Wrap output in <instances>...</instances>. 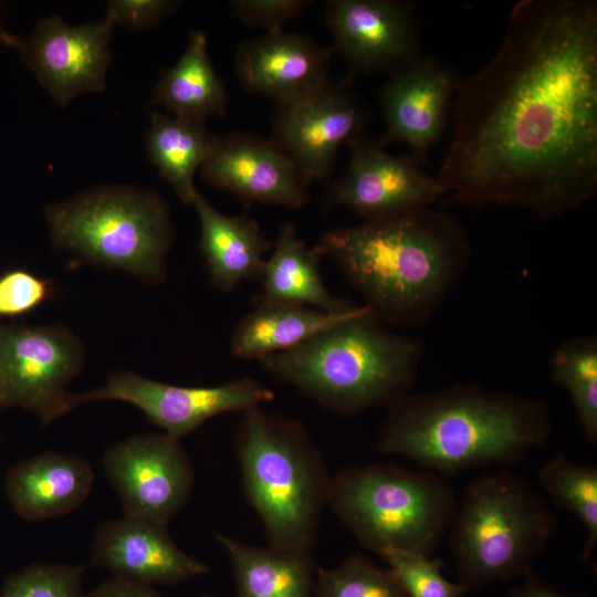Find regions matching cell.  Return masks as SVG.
<instances>
[{"label":"cell","instance_id":"cell-37","mask_svg":"<svg viewBox=\"0 0 597 597\" xmlns=\"http://www.w3.org/2000/svg\"><path fill=\"white\" fill-rule=\"evenodd\" d=\"M0 8H1V4H0ZM15 39H17V35L11 34L7 30H4V28L2 27V24L0 22V46L1 45H7V46L13 49L14 43H15Z\"/></svg>","mask_w":597,"mask_h":597},{"label":"cell","instance_id":"cell-29","mask_svg":"<svg viewBox=\"0 0 597 597\" xmlns=\"http://www.w3.org/2000/svg\"><path fill=\"white\" fill-rule=\"evenodd\" d=\"M315 597H406L387 567L362 553H353L331 568H316Z\"/></svg>","mask_w":597,"mask_h":597},{"label":"cell","instance_id":"cell-17","mask_svg":"<svg viewBox=\"0 0 597 597\" xmlns=\"http://www.w3.org/2000/svg\"><path fill=\"white\" fill-rule=\"evenodd\" d=\"M458 84L432 57L418 56L390 73L379 92L385 127L378 143H405L423 161L447 126Z\"/></svg>","mask_w":597,"mask_h":597},{"label":"cell","instance_id":"cell-2","mask_svg":"<svg viewBox=\"0 0 597 597\" xmlns=\"http://www.w3.org/2000/svg\"><path fill=\"white\" fill-rule=\"evenodd\" d=\"M316 245L363 297V306L389 327L426 325L471 256L457 219L432 207L336 227Z\"/></svg>","mask_w":597,"mask_h":597},{"label":"cell","instance_id":"cell-1","mask_svg":"<svg viewBox=\"0 0 597 597\" xmlns=\"http://www.w3.org/2000/svg\"><path fill=\"white\" fill-rule=\"evenodd\" d=\"M437 178L452 201L551 220L597 192V3L521 0L493 57L459 81Z\"/></svg>","mask_w":597,"mask_h":597},{"label":"cell","instance_id":"cell-24","mask_svg":"<svg viewBox=\"0 0 597 597\" xmlns=\"http://www.w3.org/2000/svg\"><path fill=\"white\" fill-rule=\"evenodd\" d=\"M216 538L231 562L238 597H315L312 554Z\"/></svg>","mask_w":597,"mask_h":597},{"label":"cell","instance_id":"cell-31","mask_svg":"<svg viewBox=\"0 0 597 597\" xmlns=\"http://www.w3.org/2000/svg\"><path fill=\"white\" fill-rule=\"evenodd\" d=\"M84 567L36 565L11 578L0 597H83Z\"/></svg>","mask_w":597,"mask_h":597},{"label":"cell","instance_id":"cell-4","mask_svg":"<svg viewBox=\"0 0 597 597\" xmlns=\"http://www.w3.org/2000/svg\"><path fill=\"white\" fill-rule=\"evenodd\" d=\"M421 343L381 323L365 306L300 345L260 359L264 371L323 408L355 416L412 391Z\"/></svg>","mask_w":597,"mask_h":597},{"label":"cell","instance_id":"cell-33","mask_svg":"<svg viewBox=\"0 0 597 597\" xmlns=\"http://www.w3.org/2000/svg\"><path fill=\"white\" fill-rule=\"evenodd\" d=\"M312 3L310 0H234L230 6L242 23L268 33L283 30L287 21L298 17Z\"/></svg>","mask_w":597,"mask_h":597},{"label":"cell","instance_id":"cell-7","mask_svg":"<svg viewBox=\"0 0 597 597\" xmlns=\"http://www.w3.org/2000/svg\"><path fill=\"white\" fill-rule=\"evenodd\" d=\"M457 496L446 478L392 463L343 468L331 475L327 506L368 551L432 556L447 535Z\"/></svg>","mask_w":597,"mask_h":597},{"label":"cell","instance_id":"cell-10","mask_svg":"<svg viewBox=\"0 0 597 597\" xmlns=\"http://www.w3.org/2000/svg\"><path fill=\"white\" fill-rule=\"evenodd\" d=\"M103 465L127 517L167 526L192 493L191 461L180 439L165 432L114 444Z\"/></svg>","mask_w":597,"mask_h":597},{"label":"cell","instance_id":"cell-26","mask_svg":"<svg viewBox=\"0 0 597 597\" xmlns=\"http://www.w3.org/2000/svg\"><path fill=\"white\" fill-rule=\"evenodd\" d=\"M218 136L205 123L150 114L145 134L147 156L181 202L192 205L198 193L195 175L211 154Z\"/></svg>","mask_w":597,"mask_h":597},{"label":"cell","instance_id":"cell-15","mask_svg":"<svg viewBox=\"0 0 597 597\" xmlns=\"http://www.w3.org/2000/svg\"><path fill=\"white\" fill-rule=\"evenodd\" d=\"M331 46L348 67L347 78L392 73L420 56L413 7L398 0H328Z\"/></svg>","mask_w":597,"mask_h":597},{"label":"cell","instance_id":"cell-25","mask_svg":"<svg viewBox=\"0 0 597 597\" xmlns=\"http://www.w3.org/2000/svg\"><path fill=\"white\" fill-rule=\"evenodd\" d=\"M352 310L335 314L302 304L256 303L235 324L230 336V352L238 359L260 360L300 345Z\"/></svg>","mask_w":597,"mask_h":597},{"label":"cell","instance_id":"cell-35","mask_svg":"<svg viewBox=\"0 0 597 597\" xmlns=\"http://www.w3.org/2000/svg\"><path fill=\"white\" fill-rule=\"evenodd\" d=\"M83 597H160L154 586L117 578L102 583Z\"/></svg>","mask_w":597,"mask_h":597},{"label":"cell","instance_id":"cell-13","mask_svg":"<svg viewBox=\"0 0 597 597\" xmlns=\"http://www.w3.org/2000/svg\"><path fill=\"white\" fill-rule=\"evenodd\" d=\"M348 165L327 188V202L343 206L364 221L431 207L447 190L412 156H392L366 132L347 144Z\"/></svg>","mask_w":597,"mask_h":597},{"label":"cell","instance_id":"cell-20","mask_svg":"<svg viewBox=\"0 0 597 597\" xmlns=\"http://www.w3.org/2000/svg\"><path fill=\"white\" fill-rule=\"evenodd\" d=\"M192 206L199 218V249L210 283L230 292L244 281L260 280L263 254L271 243L258 222L247 216L223 214L199 192Z\"/></svg>","mask_w":597,"mask_h":597},{"label":"cell","instance_id":"cell-14","mask_svg":"<svg viewBox=\"0 0 597 597\" xmlns=\"http://www.w3.org/2000/svg\"><path fill=\"white\" fill-rule=\"evenodd\" d=\"M113 27L105 17L71 25L52 15L30 34L17 36L13 49L54 102L65 107L80 94L105 91Z\"/></svg>","mask_w":597,"mask_h":597},{"label":"cell","instance_id":"cell-5","mask_svg":"<svg viewBox=\"0 0 597 597\" xmlns=\"http://www.w3.org/2000/svg\"><path fill=\"white\" fill-rule=\"evenodd\" d=\"M234 449L244 496L268 545L312 554L331 474L305 426L253 407L241 412Z\"/></svg>","mask_w":597,"mask_h":597},{"label":"cell","instance_id":"cell-27","mask_svg":"<svg viewBox=\"0 0 597 597\" xmlns=\"http://www.w3.org/2000/svg\"><path fill=\"white\" fill-rule=\"evenodd\" d=\"M548 369L574 405L577 419L591 446L597 443V339L579 336L561 344L551 356Z\"/></svg>","mask_w":597,"mask_h":597},{"label":"cell","instance_id":"cell-36","mask_svg":"<svg viewBox=\"0 0 597 597\" xmlns=\"http://www.w3.org/2000/svg\"><path fill=\"white\" fill-rule=\"evenodd\" d=\"M509 597H586L568 596L542 583L532 572L524 576L522 586L511 590Z\"/></svg>","mask_w":597,"mask_h":597},{"label":"cell","instance_id":"cell-11","mask_svg":"<svg viewBox=\"0 0 597 597\" xmlns=\"http://www.w3.org/2000/svg\"><path fill=\"white\" fill-rule=\"evenodd\" d=\"M274 396L273 390L250 377L212 387H184L119 371L101 388L71 394V404L74 408L95 400L124 401L143 411L165 433L181 439L214 416L243 412L273 400Z\"/></svg>","mask_w":597,"mask_h":597},{"label":"cell","instance_id":"cell-8","mask_svg":"<svg viewBox=\"0 0 597 597\" xmlns=\"http://www.w3.org/2000/svg\"><path fill=\"white\" fill-rule=\"evenodd\" d=\"M52 243L93 264L163 282L175 230L165 201L148 189L108 186L45 209Z\"/></svg>","mask_w":597,"mask_h":597},{"label":"cell","instance_id":"cell-32","mask_svg":"<svg viewBox=\"0 0 597 597\" xmlns=\"http://www.w3.org/2000/svg\"><path fill=\"white\" fill-rule=\"evenodd\" d=\"M52 287L23 270H14L0 277V315H20L32 311L50 298Z\"/></svg>","mask_w":597,"mask_h":597},{"label":"cell","instance_id":"cell-3","mask_svg":"<svg viewBox=\"0 0 597 597\" xmlns=\"http://www.w3.org/2000/svg\"><path fill=\"white\" fill-rule=\"evenodd\" d=\"M553 432L547 404L457 384L404 396L387 408L378 449L406 457L443 478L457 472L511 465L542 447Z\"/></svg>","mask_w":597,"mask_h":597},{"label":"cell","instance_id":"cell-18","mask_svg":"<svg viewBox=\"0 0 597 597\" xmlns=\"http://www.w3.org/2000/svg\"><path fill=\"white\" fill-rule=\"evenodd\" d=\"M91 565L149 586L177 585L208 572L205 563L176 545L166 526L127 516L100 524L93 536Z\"/></svg>","mask_w":597,"mask_h":597},{"label":"cell","instance_id":"cell-28","mask_svg":"<svg viewBox=\"0 0 597 597\" xmlns=\"http://www.w3.org/2000/svg\"><path fill=\"white\" fill-rule=\"evenodd\" d=\"M537 480L557 506L573 513L585 526L582 557L587 559L597 543V467L556 455L542 465Z\"/></svg>","mask_w":597,"mask_h":597},{"label":"cell","instance_id":"cell-38","mask_svg":"<svg viewBox=\"0 0 597 597\" xmlns=\"http://www.w3.org/2000/svg\"><path fill=\"white\" fill-rule=\"evenodd\" d=\"M202 597H211V596H202Z\"/></svg>","mask_w":597,"mask_h":597},{"label":"cell","instance_id":"cell-23","mask_svg":"<svg viewBox=\"0 0 597 597\" xmlns=\"http://www.w3.org/2000/svg\"><path fill=\"white\" fill-rule=\"evenodd\" d=\"M158 105L175 117L200 123L209 116L227 114L226 83L211 63L207 38L201 30L190 33L177 63L161 70L147 107Z\"/></svg>","mask_w":597,"mask_h":597},{"label":"cell","instance_id":"cell-34","mask_svg":"<svg viewBox=\"0 0 597 597\" xmlns=\"http://www.w3.org/2000/svg\"><path fill=\"white\" fill-rule=\"evenodd\" d=\"M179 4L175 0H112L107 3L105 18L113 25L147 30L163 22Z\"/></svg>","mask_w":597,"mask_h":597},{"label":"cell","instance_id":"cell-9","mask_svg":"<svg viewBox=\"0 0 597 597\" xmlns=\"http://www.w3.org/2000/svg\"><path fill=\"white\" fill-rule=\"evenodd\" d=\"M83 366V347L63 326L0 332V399L52 422L73 409L66 388Z\"/></svg>","mask_w":597,"mask_h":597},{"label":"cell","instance_id":"cell-30","mask_svg":"<svg viewBox=\"0 0 597 597\" xmlns=\"http://www.w3.org/2000/svg\"><path fill=\"white\" fill-rule=\"evenodd\" d=\"M380 558L388 565L406 597H461L468 589L448 580L443 562L432 556L407 551H387Z\"/></svg>","mask_w":597,"mask_h":597},{"label":"cell","instance_id":"cell-16","mask_svg":"<svg viewBox=\"0 0 597 597\" xmlns=\"http://www.w3.org/2000/svg\"><path fill=\"white\" fill-rule=\"evenodd\" d=\"M213 188L243 201L297 210L310 201V185L269 138L244 132L219 135L200 168Z\"/></svg>","mask_w":597,"mask_h":597},{"label":"cell","instance_id":"cell-6","mask_svg":"<svg viewBox=\"0 0 597 597\" xmlns=\"http://www.w3.org/2000/svg\"><path fill=\"white\" fill-rule=\"evenodd\" d=\"M555 532L551 509L524 478L510 471L476 476L447 533L459 583L469 591L526 576Z\"/></svg>","mask_w":597,"mask_h":597},{"label":"cell","instance_id":"cell-19","mask_svg":"<svg viewBox=\"0 0 597 597\" xmlns=\"http://www.w3.org/2000/svg\"><path fill=\"white\" fill-rule=\"evenodd\" d=\"M333 53L332 48L298 33L268 32L239 45L234 73L245 92L280 105L323 86Z\"/></svg>","mask_w":597,"mask_h":597},{"label":"cell","instance_id":"cell-21","mask_svg":"<svg viewBox=\"0 0 597 597\" xmlns=\"http://www.w3.org/2000/svg\"><path fill=\"white\" fill-rule=\"evenodd\" d=\"M95 474L80 457L46 452L21 464L11 475L9 492L21 515L50 520L76 510L88 496Z\"/></svg>","mask_w":597,"mask_h":597},{"label":"cell","instance_id":"cell-12","mask_svg":"<svg viewBox=\"0 0 597 597\" xmlns=\"http://www.w3.org/2000/svg\"><path fill=\"white\" fill-rule=\"evenodd\" d=\"M353 81H327L316 91L275 105L271 140L308 185L329 177L338 149L365 132V108Z\"/></svg>","mask_w":597,"mask_h":597},{"label":"cell","instance_id":"cell-22","mask_svg":"<svg viewBox=\"0 0 597 597\" xmlns=\"http://www.w3.org/2000/svg\"><path fill=\"white\" fill-rule=\"evenodd\" d=\"M324 255L317 245L308 248L293 223L279 227L272 255L265 260L260 302L302 304L327 313H345L356 305L332 294L321 274Z\"/></svg>","mask_w":597,"mask_h":597}]
</instances>
